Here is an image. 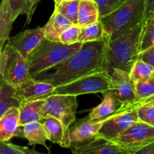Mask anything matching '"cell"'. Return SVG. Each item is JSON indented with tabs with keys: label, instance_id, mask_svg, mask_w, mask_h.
Returning <instances> with one entry per match:
<instances>
[{
	"label": "cell",
	"instance_id": "cell-1",
	"mask_svg": "<svg viewBox=\"0 0 154 154\" xmlns=\"http://www.w3.org/2000/svg\"><path fill=\"white\" fill-rule=\"evenodd\" d=\"M106 47L105 39L83 43L79 51L51 69L54 72H44L32 78L57 87L94 72L108 71L109 67L105 56Z\"/></svg>",
	"mask_w": 154,
	"mask_h": 154
},
{
	"label": "cell",
	"instance_id": "cell-2",
	"mask_svg": "<svg viewBox=\"0 0 154 154\" xmlns=\"http://www.w3.org/2000/svg\"><path fill=\"white\" fill-rule=\"evenodd\" d=\"M82 45V42L66 45L45 38L26 60L30 76L47 72L61 64L79 51Z\"/></svg>",
	"mask_w": 154,
	"mask_h": 154
},
{
	"label": "cell",
	"instance_id": "cell-3",
	"mask_svg": "<svg viewBox=\"0 0 154 154\" xmlns=\"http://www.w3.org/2000/svg\"><path fill=\"white\" fill-rule=\"evenodd\" d=\"M144 20L133 29L116 40L107 42L106 61L109 69H117L130 73L140 57V38Z\"/></svg>",
	"mask_w": 154,
	"mask_h": 154
},
{
	"label": "cell",
	"instance_id": "cell-4",
	"mask_svg": "<svg viewBox=\"0 0 154 154\" xmlns=\"http://www.w3.org/2000/svg\"><path fill=\"white\" fill-rule=\"evenodd\" d=\"M144 0H126L114 11L102 18L105 40L112 42L133 29L144 20Z\"/></svg>",
	"mask_w": 154,
	"mask_h": 154
},
{
	"label": "cell",
	"instance_id": "cell-5",
	"mask_svg": "<svg viewBox=\"0 0 154 154\" xmlns=\"http://www.w3.org/2000/svg\"><path fill=\"white\" fill-rule=\"evenodd\" d=\"M1 78L14 87L32 78L26 60L13 47L5 44L0 52Z\"/></svg>",
	"mask_w": 154,
	"mask_h": 154
},
{
	"label": "cell",
	"instance_id": "cell-6",
	"mask_svg": "<svg viewBox=\"0 0 154 154\" xmlns=\"http://www.w3.org/2000/svg\"><path fill=\"white\" fill-rule=\"evenodd\" d=\"M113 86L108 71H98L55 88L56 94L80 96L89 93H105Z\"/></svg>",
	"mask_w": 154,
	"mask_h": 154
},
{
	"label": "cell",
	"instance_id": "cell-7",
	"mask_svg": "<svg viewBox=\"0 0 154 154\" xmlns=\"http://www.w3.org/2000/svg\"><path fill=\"white\" fill-rule=\"evenodd\" d=\"M77 96L66 94H54L45 99L44 117H54L58 119L69 129L75 122L78 108Z\"/></svg>",
	"mask_w": 154,
	"mask_h": 154
},
{
	"label": "cell",
	"instance_id": "cell-8",
	"mask_svg": "<svg viewBox=\"0 0 154 154\" xmlns=\"http://www.w3.org/2000/svg\"><path fill=\"white\" fill-rule=\"evenodd\" d=\"M113 141L123 148L135 152L153 142L154 126L139 120Z\"/></svg>",
	"mask_w": 154,
	"mask_h": 154
},
{
	"label": "cell",
	"instance_id": "cell-9",
	"mask_svg": "<svg viewBox=\"0 0 154 154\" xmlns=\"http://www.w3.org/2000/svg\"><path fill=\"white\" fill-rule=\"evenodd\" d=\"M138 110L115 112L109 117L102 125L97 137L114 141L132 124L139 121Z\"/></svg>",
	"mask_w": 154,
	"mask_h": 154
},
{
	"label": "cell",
	"instance_id": "cell-10",
	"mask_svg": "<svg viewBox=\"0 0 154 154\" xmlns=\"http://www.w3.org/2000/svg\"><path fill=\"white\" fill-rule=\"evenodd\" d=\"M45 38V26L26 29L9 38L6 44L16 49L26 60Z\"/></svg>",
	"mask_w": 154,
	"mask_h": 154
},
{
	"label": "cell",
	"instance_id": "cell-11",
	"mask_svg": "<svg viewBox=\"0 0 154 154\" xmlns=\"http://www.w3.org/2000/svg\"><path fill=\"white\" fill-rule=\"evenodd\" d=\"M108 72L112 82V90L115 91L122 107L133 103L136 100V93L130 73L117 69H110Z\"/></svg>",
	"mask_w": 154,
	"mask_h": 154
},
{
	"label": "cell",
	"instance_id": "cell-12",
	"mask_svg": "<svg viewBox=\"0 0 154 154\" xmlns=\"http://www.w3.org/2000/svg\"><path fill=\"white\" fill-rule=\"evenodd\" d=\"M106 120L107 117L91 120L87 117L72 125L69 127V136L72 146L84 144L96 138Z\"/></svg>",
	"mask_w": 154,
	"mask_h": 154
},
{
	"label": "cell",
	"instance_id": "cell-13",
	"mask_svg": "<svg viewBox=\"0 0 154 154\" xmlns=\"http://www.w3.org/2000/svg\"><path fill=\"white\" fill-rule=\"evenodd\" d=\"M72 154H132L135 152L123 148L113 141L96 137L87 143L72 145Z\"/></svg>",
	"mask_w": 154,
	"mask_h": 154
},
{
	"label": "cell",
	"instance_id": "cell-14",
	"mask_svg": "<svg viewBox=\"0 0 154 154\" xmlns=\"http://www.w3.org/2000/svg\"><path fill=\"white\" fill-rule=\"evenodd\" d=\"M55 88L51 84L35 80L32 78L15 87L17 96L21 105L30 101L45 99L48 96L55 94Z\"/></svg>",
	"mask_w": 154,
	"mask_h": 154
},
{
	"label": "cell",
	"instance_id": "cell-15",
	"mask_svg": "<svg viewBox=\"0 0 154 154\" xmlns=\"http://www.w3.org/2000/svg\"><path fill=\"white\" fill-rule=\"evenodd\" d=\"M40 122L45 127L48 141L62 147L70 148L72 144L69 129L66 128L61 121L54 117H45Z\"/></svg>",
	"mask_w": 154,
	"mask_h": 154
},
{
	"label": "cell",
	"instance_id": "cell-16",
	"mask_svg": "<svg viewBox=\"0 0 154 154\" xmlns=\"http://www.w3.org/2000/svg\"><path fill=\"white\" fill-rule=\"evenodd\" d=\"M121 107L122 104L115 91L114 90H109L103 93L102 102L92 110L88 117L91 120L105 118L117 112Z\"/></svg>",
	"mask_w": 154,
	"mask_h": 154
},
{
	"label": "cell",
	"instance_id": "cell-17",
	"mask_svg": "<svg viewBox=\"0 0 154 154\" xmlns=\"http://www.w3.org/2000/svg\"><path fill=\"white\" fill-rule=\"evenodd\" d=\"M16 137L26 138L28 141L29 145L40 144L50 150L46 144V141L48 140L46 131L40 121L32 122L24 126H20L18 129Z\"/></svg>",
	"mask_w": 154,
	"mask_h": 154
},
{
	"label": "cell",
	"instance_id": "cell-18",
	"mask_svg": "<svg viewBox=\"0 0 154 154\" xmlns=\"http://www.w3.org/2000/svg\"><path fill=\"white\" fill-rule=\"evenodd\" d=\"M20 108L8 110L0 117V141H8L16 137L20 127Z\"/></svg>",
	"mask_w": 154,
	"mask_h": 154
},
{
	"label": "cell",
	"instance_id": "cell-19",
	"mask_svg": "<svg viewBox=\"0 0 154 154\" xmlns=\"http://www.w3.org/2000/svg\"><path fill=\"white\" fill-rule=\"evenodd\" d=\"M75 25L66 17L54 10L45 26V38L53 42H60V36L67 29Z\"/></svg>",
	"mask_w": 154,
	"mask_h": 154
},
{
	"label": "cell",
	"instance_id": "cell-20",
	"mask_svg": "<svg viewBox=\"0 0 154 154\" xmlns=\"http://www.w3.org/2000/svg\"><path fill=\"white\" fill-rule=\"evenodd\" d=\"M17 15L11 8L8 0H2L0 7V48H4V44L9 39V35L12 29V24Z\"/></svg>",
	"mask_w": 154,
	"mask_h": 154
},
{
	"label": "cell",
	"instance_id": "cell-21",
	"mask_svg": "<svg viewBox=\"0 0 154 154\" xmlns=\"http://www.w3.org/2000/svg\"><path fill=\"white\" fill-rule=\"evenodd\" d=\"M45 99L30 101L20 107V126L27 123L40 121L44 117L43 106Z\"/></svg>",
	"mask_w": 154,
	"mask_h": 154
},
{
	"label": "cell",
	"instance_id": "cell-22",
	"mask_svg": "<svg viewBox=\"0 0 154 154\" xmlns=\"http://www.w3.org/2000/svg\"><path fill=\"white\" fill-rule=\"evenodd\" d=\"M100 20L98 5L95 0H81L78 10V25L85 27Z\"/></svg>",
	"mask_w": 154,
	"mask_h": 154
},
{
	"label": "cell",
	"instance_id": "cell-23",
	"mask_svg": "<svg viewBox=\"0 0 154 154\" xmlns=\"http://www.w3.org/2000/svg\"><path fill=\"white\" fill-rule=\"evenodd\" d=\"M21 106L18 99L15 87L0 79V117L10 108Z\"/></svg>",
	"mask_w": 154,
	"mask_h": 154
},
{
	"label": "cell",
	"instance_id": "cell-24",
	"mask_svg": "<svg viewBox=\"0 0 154 154\" xmlns=\"http://www.w3.org/2000/svg\"><path fill=\"white\" fill-rule=\"evenodd\" d=\"M102 40H105V30L101 20L92 25L81 27V32L78 38L79 42L85 43Z\"/></svg>",
	"mask_w": 154,
	"mask_h": 154
},
{
	"label": "cell",
	"instance_id": "cell-25",
	"mask_svg": "<svg viewBox=\"0 0 154 154\" xmlns=\"http://www.w3.org/2000/svg\"><path fill=\"white\" fill-rule=\"evenodd\" d=\"M154 76V68L144 60H139L135 63L130 72V78L134 84L145 81Z\"/></svg>",
	"mask_w": 154,
	"mask_h": 154
},
{
	"label": "cell",
	"instance_id": "cell-26",
	"mask_svg": "<svg viewBox=\"0 0 154 154\" xmlns=\"http://www.w3.org/2000/svg\"><path fill=\"white\" fill-rule=\"evenodd\" d=\"M154 46V17L144 21L141 38H140V55Z\"/></svg>",
	"mask_w": 154,
	"mask_h": 154
},
{
	"label": "cell",
	"instance_id": "cell-27",
	"mask_svg": "<svg viewBox=\"0 0 154 154\" xmlns=\"http://www.w3.org/2000/svg\"><path fill=\"white\" fill-rule=\"evenodd\" d=\"M81 0L72 2H63L60 5L55 7L54 10L62 14L75 25L78 23V10Z\"/></svg>",
	"mask_w": 154,
	"mask_h": 154
},
{
	"label": "cell",
	"instance_id": "cell-28",
	"mask_svg": "<svg viewBox=\"0 0 154 154\" xmlns=\"http://www.w3.org/2000/svg\"><path fill=\"white\" fill-rule=\"evenodd\" d=\"M11 8L17 16L20 14H26L27 17V23L31 21L34 11L36 6L31 2V0H8Z\"/></svg>",
	"mask_w": 154,
	"mask_h": 154
},
{
	"label": "cell",
	"instance_id": "cell-29",
	"mask_svg": "<svg viewBox=\"0 0 154 154\" xmlns=\"http://www.w3.org/2000/svg\"><path fill=\"white\" fill-rule=\"evenodd\" d=\"M0 154H51V153H41L27 147L17 145L8 141H0Z\"/></svg>",
	"mask_w": 154,
	"mask_h": 154
},
{
	"label": "cell",
	"instance_id": "cell-30",
	"mask_svg": "<svg viewBox=\"0 0 154 154\" xmlns=\"http://www.w3.org/2000/svg\"><path fill=\"white\" fill-rule=\"evenodd\" d=\"M136 100L150 97L154 95V76L145 81H140L135 84Z\"/></svg>",
	"mask_w": 154,
	"mask_h": 154
},
{
	"label": "cell",
	"instance_id": "cell-31",
	"mask_svg": "<svg viewBox=\"0 0 154 154\" xmlns=\"http://www.w3.org/2000/svg\"><path fill=\"white\" fill-rule=\"evenodd\" d=\"M126 0H95L98 5L100 20L118 8Z\"/></svg>",
	"mask_w": 154,
	"mask_h": 154
},
{
	"label": "cell",
	"instance_id": "cell-32",
	"mask_svg": "<svg viewBox=\"0 0 154 154\" xmlns=\"http://www.w3.org/2000/svg\"><path fill=\"white\" fill-rule=\"evenodd\" d=\"M81 32V27L78 24L73 25L66 30L60 36V42L66 45H73L78 42Z\"/></svg>",
	"mask_w": 154,
	"mask_h": 154
},
{
	"label": "cell",
	"instance_id": "cell-33",
	"mask_svg": "<svg viewBox=\"0 0 154 154\" xmlns=\"http://www.w3.org/2000/svg\"><path fill=\"white\" fill-rule=\"evenodd\" d=\"M137 110L141 121L154 126V105L142 106Z\"/></svg>",
	"mask_w": 154,
	"mask_h": 154
},
{
	"label": "cell",
	"instance_id": "cell-34",
	"mask_svg": "<svg viewBox=\"0 0 154 154\" xmlns=\"http://www.w3.org/2000/svg\"><path fill=\"white\" fill-rule=\"evenodd\" d=\"M147 105H154V95L150 97L144 98V99H140L134 102L133 103L130 104L129 105L125 107H121L118 110V112H123V111H130L132 110H136L142 106H147Z\"/></svg>",
	"mask_w": 154,
	"mask_h": 154
},
{
	"label": "cell",
	"instance_id": "cell-35",
	"mask_svg": "<svg viewBox=\"0 0 154 154\" xmlns=\"http://www.w3.org/2000/svg\"><path fill=\"white\" fill-rule=\"evenodd\" d=\"M145 9H144V21L153 16L154 0H144Z\"/></svg>",
	"mask_w": 154,
	"mask_h": 154
},
{
	"label": "cell",
	"instance_id": "cell-36",
	"mask_svg": "<svg viewBox=\"0 0 154 154\" xmlns=\"http://www.w3.org/2000/svg\"><path fill=\"white\" fill-rule=\"evenodd\" d=\"M139 59L147 62L154 68V46L140 55Z\"/></svg>",
	"mask_w": 154,
	"mask_h": 154
},
{
	"label": "cell",
	"instance_id": "cell-37",
	"mask_svg": "<svg viewBox=\"0 0 154 154\" xmlns=\"http://www.w3.org/2000/svg\"><path fill=\"white\" fill-rule=\"evenodd\" d=\"M132 154H154V141L144 146Z\"/></svg>",
	"mask_w": 154,
	"mask_h": 154
},
{
	"label": "cell",
	"instance_id": "cell-38",
	"mask_svg": "<svg viewBox=\"0 0 154 154\" xmlns=\"http://www.w3.org/2000/svg\"><path fill=\"white\" fill-rule=\"evenodd\" d=\"M54 3H55V7H57V6L60 5V4H62V3L64 2V0H54Z\"/></svg>",
	"mask_w": 154,
	"mask_h": 154
},
{
	"label": "cell",
	"instance_id": "cell-39",
	"mask_svg": "<svg viewBox=\"0 0 154 154\" xmlns=\"http://www.w3.org/2000/svg\"><path fill=\"white\" fill-rule=\"evenodd\" d=\"M40 1H41V0H31L33 4H34L35 6H37L38 3Z\"/></svg>",
	"mask_w": 154,
	"mask_h": 154
},
{
	"label": "cell",
	"instance_id": "cell-40",
	"mask_svg": "<svg viewBox=\"0 0 154 154\" xmlns=\"http://www.w3.org/2000/svg\"><path fill=\"white\" fill-rule=\"evenodd\" d=\"M72 1H75V0H64V2H72Z\"/></svg>",
	"mask_w": 154,
	"mask_h": 154
},
{
	"label": "cell",
	"instance_id": "cell-41",
	"mask_svg": "<svg viewBox=\"0 0 154 154\" xmlns=\"http://www.w3.org/2000/svg\"><path fill=\"white\" fill-rule=\"evenodd\" d=\"M153 17H154V13H153Z\"/></svg>",
	"mask_w": 154,
	"mask_h": 154
}]
</instances>
